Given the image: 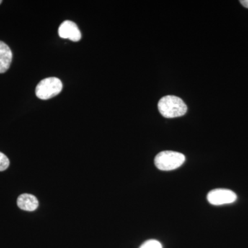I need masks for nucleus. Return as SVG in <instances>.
Here are the masks:
<instances>
[{"label": "nucleus", "instance_id": "obj_1", "mask_svg": "<svg viewBox=\"0 0 248 248\" xmlns=\"http://www.w3.org/2000/svg\"><path fill=\"white\" fill-rule=\"evenodd\" d=\"M158 109L161 115L166 118H175L185 115L187 107L181 98L167 95L160 99Z\"/></svg>", "mask_w": 248, "mask_h": 248}, {"label": "nucleus", "instance_id": "obj_2", "mask_svg": "<svg viewBox=\"0 0 248 248\" xmlns=\"http://www.w3.org/2000/svg\"><path fill=\"white\" fill-rule=\"evenodd\" d=\"M186 156L174 151H162L155 158V164L160 170L170 171L178 169L185 162Z\"/></svg>", "mask_w": 248, "mask_h": 248}, {"label": "nucleus", "instance_id": "obj_3", "mask_svg": "<svg viewBox=\"0 0 248 248\" xmlns=\"http://www.w3.org/2000/svg\"><path fill=\"white\" fill-rule=\"evenodd\" d=\"M63 85L58 78H46L37 84L35 89L36 95L39 99L46 100L60 94Z\"/></svg>", "mask_w": 248, "mask_h": 248}, {"label": "nucleus", "instance_id": "obj_4", "mask_svg": "<svg viewBox=\"0 0 248 248\" xmlns=\"http://www.w3.org/2000/svg\"><path fill=\"white\" fill-rule=\"evenodd\" d=\"M207 200L212 205H221L234 203L237 200V196L228 189L217 188L208 192Z\"/></svg>", "mask_w": 248, "mask_h": 248}, {"label": "nucleus", "instance_id": "obj_5", "mask_svg": "<svg viewBox=\"0 0 248 248\" xmlns=\"http://www.w3.org/2000/svg\"><path fill=\"white\" fill-rule=\"evenodd\" d=\"M59 35L63 39H69L73 42L81 40V33L76 23L66 20L62 23L59 28Z\"/></svg>", "mask_w": 248, "mask_h": 248}, {"label": "nucleus", "instance_id": "obj_6", "mask_svg": "<svg viewBox=\"0 0 248 248\" xmlns=\"http://www.w3.org/2000/svg\"><path fill=\"white\" fill-rule=\"evenodd\" d=\"M12 59V51L9 46L0 41V73H4L9 70Z\"/></svg>", "mask_w": 248, "mask_h": 248}, {"label": "nucleus", "instance_id": "obj_7", "mask_svg": "<svg viewBox=\"0 0 248 248\" xmlns=\"http://www.w3.org/2000/svg\"><path fill=\"white\" fill-rule=\"evenodd\" d=\"M17 205L23 210L32 212L37 208L39 202L35 196L30 194H23L18 197Z\"/></svg>", "mask_w": 248, "mask_h": 248}, {"label": "nucleus", "instance_id": "obj_8", "mask_svg": "<svg viewBox=\"0 0 248 248\" xmlns=\"http://www.w3.org/2000/svg\"><path fill=\"white\" fill-rule=\"evenodd\" d=\"M140 248H162V245L156 240L151 239L143 243Z\"/></svg>", "mask_w": 248, "mask_h": 248}, {"label": "nucleus", "instance_id": "obj_9", "mask_svg": "<svg viewBox=\"0 0 248 248\" xmlns=\"http://www.w3.org/2000/svg\"><path fill=\"white\" fill-rule=\"evenodd\" d=\"M10 161L9 158L0 152V171H4L9 168Z\"/></svg>", "mask_w": 248, "mask_h": 248}, {"label": "nucleus", "instance_id": "obj_10", "mask_svg": "<svg viewBox=\"0 0 248 248\" xmlns=\"http://www.w3.org/2000/svg\"><path fill=\"white\" fill-rule=\"evenodd\" d=\"M240 3H241L244 7L248 9V0H241V1H240Z\"/></svg>", "mask_w": 248, "mask_h": 248}, {"label": "nucleus", "instance_id": "obj_11", "mask_svg": "<svg viewBox=\"0 0 248 248\" xmlns=\"http://www.w3.org/2000/svg\"><path fill=\"white\" fill-rule=\"evenodd\" d=\"M1 2H2V1H1V0H0V4H1Z\"/></svg>", "mask_w": 248, "mask_h": 248}]
</instances>
